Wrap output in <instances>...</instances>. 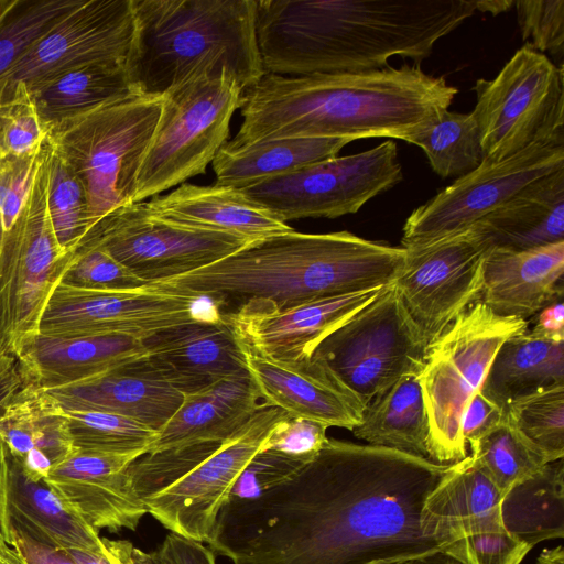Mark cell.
Wrapping results in <instances>:
<instances>
[{"label":"cell","mask_w":564,"mask_h":564,"mask_svg":"<svg viewBox=\"0 0 564 564\" xmlns=\"http://www.w3.org/2000/svg\"><path fill=\"white\" fill-rule=\"evenodd\" d=\"M451 466L328 438L288 480L230 498L208 545L232 564H382L446 550L422 510Z\"/></svg>","instance_id":"6da1fadb"},{"label":"cell","mask_w":564,"mask_h":564,"mask_svg":"<svg viewBox=\"0 0 564 564\" xmlns=\"http://www.w3.org/2000/svg\"><path fill=\"white\" fill-rule=\"evenodd\" d=\"M476 0H257L264 73L302 76L421 62L476 11Z\"/></svg>","instance_id":"7a4b0ae2"},{"label":"cell","mask_w":564,"mask_h":564,"mask_svg":"<svg viewBox=\"0 0 564 564\" xmlns=\"http://www.w3.org/2000/svg\"><path fill=\"white\" fill-rule=\"evenodd\" d=\"M457 88L420 64L358 73H264L242 91L231 145L289 138L408 141L448 110Z\"/></svg>","instance_id":"3957f363"},{"label":"cell","mask_w":564,"mask_h":564,"mask_svg":"<svg viewBox=\"0 0 564 564\" xmlns=\"http://www.w3.org/2000/svg\"><path fill=\"white\" fill-rule=\"evenodd\" d=\"M405 249L349 231L291 232L254 240L200 269L148 284L221 306L260 300L275 307L383 288L394 282ZM237 306V307H238Z\"/></svg>","instance_id":"277c9868"},{"label":"cell","mask_w":564,"mask_h":564,"mask_svg":"<svg viewBox=\"0 0 564 564\" xmlns=\"http://www.w3.org/2000/svg\"><path fill=\"white\" fill-rule=\"evenodd\" d=\"M256 7L257 0H132V89L162 96L196 73L223 68L243 90L252 86L264 74Z\"/></svg>","instance_id":"5b68a950"},{"label":"cell","mask_w":564,"mask_h":564,"mask_svg":"<svg viewBox=\"0 0 564 564\" xmlns=\"http://www.w3.org/2000/svg\"><path fill=\"white\" fill-rule=\"evenodd\" d=\"M161 107L162 96L133 91L47 129L53 151L86 191L94 226L133 203Z\"/></svg>","instance_id":"8992f818"},{"label":"cell","mask_w":564,"mask_h":564,"mask_svg":"<svg viewBox=\"0 0 564 564\" xmlns=\"http://www.w3.org/2000/svg\"><path fill=\"white\" fill-rule=\"evenodd\" d=\"M527 330L525 319L497 315L478 300L427 345L416 377L429 421L430 460L455 464L467 456L465 409L503 341Z\"/></svg>","instance_id":"52a82bcc"},{"label":"cell","mask_w":564,"mask_h":564,"mask_svg":"<svg viewBox=\"0 0 564 564\" xmlns=\"http://www.w3.org/2000/svg\"><path fill=\"white\" fill-rule=\"evenodd\" d=\"M243 89L225 68L199 72L162 95L160 118L140 167L133 203L205 174L229 137Z\"/></svg>","instance_id":"ba28073f"},{"label":"cell","mask_w":564,"mask_h":564,"mask_svg":"<svg viewBox=\"0 0 564 564\" xmlns=\"http://www.w3.org/2000/svg\"><path fill=\"white\" fill-rule=\"evenodd\" d=\"M50 153L46 140L22 208L0 238V335L3 351L13 356L39 333L44 308L73 257L58 243L47 210Z\"/></svg>","instance_id":"9c48e42d"},{"label":"cell","mask_w":564,"mask_h":564,"mask_svg":"<svg viewBox=\"0 0 564 564\" xmlns=\"http://www.w3.org/2000/svg\"><path fill=\"white\" fill-rule=\"evenodd\" d=\"M474 90L471 113L486 160L502 161L536 142H564L563 67L529 43Z\"/></svg>","instance_id":"30bf717a"},{"label":"cell","mask_w":564,"mask_h":564,"mask_svg":"<svg viewBox=\"0 0 564 564\" xmlns=\"http://www.w3.org/2000/svg\"><path fill=\"white\" fill-rule=\"evenodd\" d=\"M427 345L391 283L324 338L313 356L367 405L400 378L417 376Z\"/></svg>","instance_id":"8fae6325"},{"label":"cell","mask_w":564,"mask_h":564,"mask_svg":"<svg viewBox=\"0 0 564 564\" xmlns=\"http://www.w3.org/2000/svg\"><path fill=\"white\" fill-rule=\"evenodd\" d=\"M209 299L154 290H93L59 282L41 317L39 333L54 337L126 335L144 340L167 328L223 318Z\"/></svg>","instance_id":"7c38bea8"},{"label":"cell","mask_w":564,"mask_h":564,"mask_svg":"<svg viewBox=\"0 0 564 564\" xmlns=\"http://www.w3.org/2000/svg\"><path fill=\"white\" fill-rule=\"evenodd\" d=\"M402 178L397 144L384 141L367 151L335 156L240 191L286 223L355 214Z\"/></svg>","instance_id":"4fadbf2b"},{"label":"cell","mask_w":564,"mask_h":564,"mask_svg":"<svg viewBox=\"0 0 564 564\" xmlns=\"http://www.w3.org/2000/svg\"><path fill=\"white\" fill-rule=\"evenodd\" d=\"M249 242L235 235L166 220L139 202L106 215L77 249H101L151 284L214 263Z\"/></svg>","instance_id":"5bb4252c"},{"label":"cell","mask_w":564,"mask_h":564,"mask_svg":"<svg viewBox=\"0 0 564 564\" xmlns=\"http://www.w3.org/2000/svg\"><path fill=\"white\" fill-rule=\"evenodd\" d=\"M564 167V142H536L499 162L484 160L404 223L401 247L419 248L460 234L533 181Z\"/></svg>","instance_id":"9a60e30c"},{"label":"cell","mask_w":564,"mask_h":564,"mask_svg":"<svg viewBox=\"0 0 564 564\" xmlns=\"http://www.w3.org/2000/svg\"><path fill=\"white\" fill-rule=\"evenodd\" d=\"M290 417L261 403L250 420L218 448L165 487L142 498L154 519L171 533L208 544L217 517L238 478L271 433Z\"/></svg>","instance_id":"2e32d148"},{"label":"cell","mask_w":564,"mask_h":564,"mask_svg":"<svg viewBox=\"0 0 564 564\" xmlns=\"http://www.w3.org/2000/svg\"><path fill=\"white\" fill-rule=\"evenodd\" d=\"M490 248L471 226L433 243L405 249L403 267L393 284L429 344L479 300L484 261Z\"/></svg>","instance_id":"e0dca14e"},{"label":"cell","mask_w":564,"mask_h":564,"mask_svg":"<svg viewBox=\"0 0 564 564\" xmlns=\"http://www.w3.org/2000/svg\"><path fill=\"white\" fill-rule=\"evenodd\" d=\"M133 34L132 0H82L0 77V104L20 84L28 88L88 63L126 62Z\"/></svg>","instance_id":"ac0fdd59"},{"label":"cell","mask_w":564,"mask_h":564,"mask_svg":"<svg viewBox=\"0 0 564 564\" xmlns=\"http://www.w3.org/2000/svg\"><path fill=\"white\" fill-rule=\"evenodd\" d=\"M383 288L286 307L252 300L224 315L239 339L256 351L278 360L297 361L310 359L324 338L376 299Z\"/></svg>","instance_id":"d6986e66"},{"label":"cell","mask_w":564,"mask_h":564,"mask_svg":"<svg viewBox=\"0 0 564 564\" xmlns=\"http://www.w3.org/2000/svg\"><path fill=\"white\" fill-rule=\"evenodd\" d=\"M240 344L246 369L265 404L327 427L351 431L360 423L366 405L321 358L278 360Z\"/></svg>","instance_id":"ffe728a7"},{"label":"cell","mask_w":564,"mask_h":564,"mask_svg":"<svg viewBox=\"0 0 564 564\" xmlns=\"http://www.w3.org/2000/svg\"><path fill=\"white\" fill-rule=\"evenodd\" d=\"M142 455L75 449L54 465L45 484L96 530H137L147 509L128 473Z\"/></svg>","instance_id":"44dd1931"},{"label":"cell","mask_w":564,"mask_h":564,"mask_svg":"<svg viewBox=\"0 0 564 564\" xmlns=\"http://www.w3.org/2000/svg\"><path fill=\"white\" fill-rule=\"evenodd\" d=\"M142 341L144 361L183 394L247 370L240 340L225 315L177 325Z\"/></svg>","instance_id":"7402d4cb"},{"label":"cell","mask_w":564,"mask_h":564,"mask_svg":"<svg viewBox=\"0 0 564 564\" xmlns=\"http://www.w3.org/2000/svg\"><path fill=\"white\" fill-rule=\"evenodd\" d=\"M145 356L143 341L126 335L26 339L14 354L22 386L51 390L86 381Z\"/></svg>","instance_id":"603a6c76"},{"label":"cell","mask_w":564,"mask_h":564,"mask_svg":"<svg viewBox=\"0 0 564 564\" xmlns=\"http://www.w3.org/2000/svg\"><path fill=\"white\" fill-rule=\"evenodd\" d=\"M0 524L6 539L13 528L56 549L105 553L98 530L70 510L44 480H28L4 444L0 459Z\"/></svg>","instance_id":"cb8c5ba5"},{"label":"cell","mask_w":564,"mask_h":564,"mask_svg":"<svg viewBox=\"0 0 564 564\" xmlns=\"http://www.w3.org/2000/svg\"><path fill=\"white\" fill-rule=\"evenodd\" d=\"M564 240L513 251L490 248L479 301L500 316L525 319L563 297Z\"/></svg>","instance_id":"d4e9b609"},{"label":"cell","mask_w":564,"mask_h":564,"mask_svg":"<svg viewBox=\"0 0 564 564\" xmlns=\"http://www.w3.org/2000/svg\"><path fill=\"white\" fill-rule=\"evenodd\" d=\"M45 391L65 411L115 413L155 432L183 401V393L162 379L143 358L102 376Z\"/></svg>","instance_id":"484cf974"},{"label":"cell","mask_w":564,"mask_h":564,"mask_svg":"<svg viewBox=\"0 0 564 564\" xmlns=\"http://www.w3.org/2000/svg\"><path fill=\"white\" fill-rule=\"evenodd\" d=\"M262 401L247 370L204 389L183 394V401L148 453L223 443L254 414Z\"/></svg>","instance_id":"4316f807"},{"label":"cell","mask_w":564,"mask_h":564,"mask_svg":"<svg viewBox=\"0 0 564 564\" xmlns=\"http://www.w3.org/2000/svg\"><path fill=\"white\" fill-rule=\"evenodd\" d=\"M0 438L24 477L43 481L51 468L70 455L66 412L43 389L22 386L0 415Z\"/></svg>","instance_id":"83f0119b"},{"label":"cell","mask_w":564,"mask_h":564,"mask_svg":"<svg viewBox=\"0 0 564 564\" xmlns=\"http://www.w3.org/2000/svg\"><path fill=\"white\" fill-rule=\"evenodd\" d=\"M147 205L166 220L250 241L294 230L240 189L219 184H182L166 195L152 197Z\"/></svg>","instance_id":"f1b7e54d"},{"label":"cell","mask_w":564,"mask_h":564,"mask_svg":"<svg viewBox=\"0 0 564 564\" xmlns=\"http://www.w3.org/2000/svg\"><path fill=\"white\" fill-rule=\"evenodd\" d=\"M503 495L467 455L452 464L427 496L422 510V529L449 549L466 536L505 527Z\"/></svg>","instance_id":"f546056e"},{"label":"cell","mask_w":564,"mask_h":564,"mask_svg":"<svg viewBox=\"0 0 564 564\" xmlns=\"http://www.w3.org/2000/svg\"><path fill=\"white\" fill-rule=\"evenodd\" d=\"M491 248L522 251L564 240V167L524 186L474 225Z\"/></svg>","instance_id":"4dcf8cb0"},{"label":"cell","mask_w":564,"mask_h":564,"mask_svg":"<svg viewBox=\"0 0 564 564\" xmlns=\"http://www.w3.org/2000/svg\"><path fill=\"white\" fill-rule=\"evenodd\" d=\"M346 138H289L231 145L226 142L213 160L216 184L237 189L285 175L337 156Z\"/></svg>","instance_id":"1f68e13d"},{"label":"cell","mask_w":564,"mask_h":564,"mask_svg":"<svg viewBox=\"0 0 564 564\" xmlns=\"http://www.w3.org/2000/svg\"><path fill=\"white\" fill-rule=\"evenodd\" d=\"M564 383V340L524 332L498 349L481 391L506 408L517 399Z\"/></svg>","instance_id":"d6a6232c"},{"label":"cell","mask_w":564,"mask_h":564,"mask_svg":"<svg viewBox=\"0 0 564 564\" xmlns=\"http://www.w3.org/2000/svg\"><path fill=\"white\" fill-rule=\"evenodd\" d=\"M26 89L46 130L134 91L123 61L84 64Z\"/></svg>","instance_id":"836d02e7"},{"label":"cell","mask_w":564,"mask_h":564,"mask_svg":"<svg viewBox=\"0 0 564 564\" xmlns=\"http://www.w3.org/2000/svg\"><path fill=\"white\" fill-rule=\"evenodd\" d=\"M351 432L369 445L430 460L429 421L416 375L400 378L373 398Z\"/></svg>","instance_id":"e575fe53"},{"label":"cell","mask_w":564,"mask_h":564,"mask_svg":"<svg viewBox=\"0 0 564 564\" xmlns=\"http://www.w3.org/2000/svg\"><path fill=\"white\" fill-rule=\"evenodd\" d=\"M505 528L531 549L545 540L564 536L563 458L510 488L501 501Z\"/></svg>","instance_id":"d590c367"},{"label":"cell","mask_w":564,"mask_h":564,"mask_svg":"<svg viewBox=\"0 0 564 564\" xmlns=\"http://www.w3.org/2000/svg\"><path fill=\"white\" fill-rule=\"evenodd\" d=\"M470 449L475 464L503 494L550 463L517 427L507 409L501 423Z\"/></svg>","instance_id":"8d00e7d4"},{"label":"cell","mask_w":564,"mask_h":564,"mask_svg":"<svg viewBox=\"0 0 564 564\" xmlns=\"http://www.w3.org/2000/svg\"><path fill=\"white\" fill-rule=\"evenodd\" d=\"M406 142L420 147L432 170L443 178L464 176L485 160L479 128L471 112L446 110L434 124Z\"/></svg>","instance_id":"74e56055"},{"label":"cell","mask_w":564,"mask_h":564,"mask_svg":"<svg viewBox=\"0 0 564 564\" xmlns=\"http://www.w3.org/2000/svg\"><path fill=\"white\" fill-rule=\"evenodd\" d=\"M82 0H4L0 8V77Z\"/></svg>","instance_id":"f35d334b"},{"label":"cell","mask_w":564,"mask_h":564,"mask_svg":"<svg viewBox=\"0 0 564 564\" xmlns=\"http://www.w3.org/2000/svg\"><path fill=\"white\" fill-rule=\"evenodd\" d=\"M65 412L75 449L144 455L156 437L154 430L119 414L104 411Z\"/></svg>","instance_id":"ab89813d"},{"label":"cell","mask_w":564,"mask_h":564,"mask_svg":"<svg viewBox=\"0 0 564 564\" xmlns=\"http://www.w3.org/2000/svg\"><path fill=\"white\" fill-rule=\"evenodd\" d=\"M47 210L58 243L66 252L74 253L94 226L90 206L82 182L52 147Z\"/></svg>","instance_id":"60d3db41"},{"label":"cell","mask_w":564,"mask_h":564,"mask_svg":"<svg viewBox=\"0 0 564 564\" xmlns=\"http://www.w3.org/2000/svg\"><path fill=\"white\" fill-rule=\"evenodd\" d=\"M517 427L554 462L564 456V383L514 400L506 406Z\"/></svg>","instance_id":"b9f144b4"},{"label":"cell","mask_w":564,"mask_h":564,"mask_svg":"<svg viewBox=\"0 0 564 564\" xmlns=\"http://www.w3.org/2000/svg\"><path fill=\"white\" fill-rule=\"evenodd\" d=\"M47 130L23 84L0 104V160L22 158L41 151Z\"/></svg>","instance_id":"7bdbcfd3"},{"label":"cell","mask_w":564,"mask_h":564,"mask_svg":"<svg viewBox=\"0 0 564 564\" xmlns=\"http://www.w3.org/2000/svg\"><path fill=\"white\" fill-rule=\"evenodd\" d=\"M61 282L93 290H133L148 285L98 248L75 250Z\"/></svg>","instance_id":"ee69618b"},{"label":"cell","mask_w":564,"mask_h":564,"mask_svg":"<svg viewBox=\"0 0 564 564\" xmlns=\"http://www.w3.org/2000/svg\"><path fill=\"white\" fill-rule=\"evenodd\" d=\"M517 19L522 39L534 50L561 61L564 53V0H517Z\"/></svg>","instance_id":"f6af8a7d"},{"label":"cell","mask_w":564,"mask_h":564,"mask_svg":"<svg viewBox=\"0 0 564 564\" xmlns=\"http://www.w3.org/2000/svg\"><path fill=\"white\" fill-rule=\"evenodd\" d=\"M305 464L307 463L274 451H260L238 478L230 498L250 499L258 497L291 478Z\"/></svg>","instance_id":"bcb514c9"},{"label":"cell","mask_w":564,"mask_h":564,"mask_svg":"<svg viewBox=\"0 0 564 564\" xmlns=\"http://www.w3.org/2000/svg\"><path fill=\"white\" fill-rule=\"evenodd\" d=\"M43 147L33 155L0 160V238L10 230L22 208L41 161Z\"/></svg>","instance_id":"7dc6e473"},{"label":"cell","mask_w":564,"mask_h":564,"mask_svg":"<svg viewBox=\"0 0 564 564\" xmlns=\"http://www.w3.org/2000/svg\"><path fill=\"white\" fill-rule=\"evenodd\" d=\"M327 426L300 417H288L280 422L267 437L261 451L270 449L308 463L326 444Z\"/></svg>","instance_id":"c3c4849f"},{"label":"cell","mask_w":564,"mask_h":564,"mask_svg":"<svg viewBox=\"0 0 564 564\" xmlns=\"http://www.w3.org/2000/svg\"><path fill=\"white\" fill-rule=\"evenodd\" d=\"M506 408L488 398L479 389L469 400L462 421V434L466 445L477 443L503 420Z\"/></svg>","instance_id":"681fc988"},{"label":"cell","mask_w":564,"mask_h":564,"mask_svg":"<svg viewBox=\"0 0 564 564\" xmlns=\"http://www.w3.org/2000/svg\"><path fill=\"white\" fill-rule=\"evenodd\" d=\"M7 540L26 564H75L66 550L34 541L13 528H10Z\"/></svg>","instance_id":"f907efd6"},{"label":"cell","mask_w":564,"mask_h":564,"mask_svg":"<svg viewBox=\"0 0 564 564\" xmlns=\"http://www.w3.org/2000/svg\"><path fill=\"white\" fill-rule=\"evenodd\" d=\"M162 544L175 564H216L215 552L204 543L170 533Z\"/></svg>","instance_id":"816d5d0a"},{"label":"cell","mask_w":564,"mask_h":564,"mask_svg":"<svg viewBox=\"0 0 564 564\" xmlns=\"http://www.w3.org/2000/svg\"><path fill=\"white\" fill-rule=\"evenodd\" d=\"M536 322L530 330L551 340H564V305L562 299L555 300L539 311Z\"/></svg>","instance_id":"f5cc1de1"},{"label":"cell","mask_w":564,"mask_h":564,"mask_svg":"<svg viewBox=\"0 0 564 564\" xmlns=\"http://www.w3.org/2000/svg\"><path fill=\"white\" fill-rule=\"evenodd\" d=\"M21 388L22 380L15 357L0 354V415Z\"/></svg>","instance_id":"db71d44e"},{"label":"cell","mask_w":564,"mask_h":564,"mask_svg":"<svg viewBox=\"0 0 564 564\" xmlns=\"http://www.w3.org/2000/svg\"><path fill=\"white\" fill-rule=\"evenodd\" d=\"M382 564H465L446 550L420 554L406 558L395 560Z\"/></svg>","instance_id":"11a10c76"},{"label":"cell","mask_w":564,"mask_h":564,"mask_svg":"<svg viewBox=\"0 0 564 564\" xmlns=\"http://www.w3.org/2000/svg\"><path fill=\"white\" fill-rule=\"evenodd\" d=\"M105 544L106 555L111 564H132L131 549L132 543L122 540H108L102 538Z\"/></svg>","instance_id":"9f6ffc18"},{"label":"cell","mask_w":564,"mask_h":564,"mask_svg":"<svg viewBox=\"0 0 564 564\" xmlns=\"http://www.w3.org/2000/svg\"><path fill=\"white\" fill-rule=\"evenodd\" d=\"M75 564H111L105 553H95L79 549H64Z\"/></svg>","instance_id":"6f0895ef"},{"label":"cell","mask_w":564,"mask_h":564,"mask_svg":"<svg viewBox=\"0 0 564 564\" xmlns=\"http://www.w3.org/2000/svg\"><path fill=\"white\" fill-rule=\"evenodd\" d=\"M512 6H514V1H477L476 10H479L481 12H490L491 14L496 15L500 12L509 10Z\"/></svg>","instance_id":"680465c9"},{"label":"cell","mask_w":564,"mask_h":564,"mask_svg":"<svg viewBox=\"0 0 564 564\" xmlns=\"http://www.w3.org/2000/svg\"><path fill=\"white\" fill-rule=\"evenodd\" d=\"M536 564H564V550L562 545L543 550L536 560Z\"/></svg>","instance_id":"91938a15"},{"label":"cell","mask_w":564,"mask_h":564,"mask_svg":"<svg viewBox=\"0 0 564 564\" xmlns=\"http://www.w3.org/2000/svg\"><path fill=\"white\" fill-rule=\"evenodd\" d=\"M0 564H26L17 550L11 546L7 553L0 556Z\"/></svg>","instance_id":"94428289"},{"label":"cell","mask_w":564,"mask_h":564,"mask_svg":"<svg viewBox=\"0 0 564 564\" xmlns=\"http://www.w3.org/2000/svg\"><path fill=\"white\" fill-rule=\"evenodd\" d=\"M2 452H3V443L0 438V459H1V456H2Z\"/></svg>","instance_id":"6125c7cd"},{"label":"cell","mask_w":564,"mask_h":564,"mask_svg":"<svg viewBox=\"0 0 564 564\" xmlns=\"http://www.w3.org/2000/svg\"><path fill=\"white\" fill-rule=\"evenodd\" d=\"M0 354H6V352L3 351V346H2L1 335H0Z\"/></svg>","instance_id":"be15d7a7"}]
</instances>
